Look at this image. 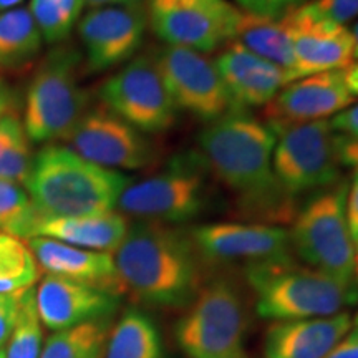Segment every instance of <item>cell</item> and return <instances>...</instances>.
<instances>
[{"mask_svg": "<svg viewBox=\"0 0 358 358\" xmlns=\"http://www.w3.org/2000/svg\"><path fill=\"white\" fill-rule=\"evenodd\" d=\"M249 315L243 294L227 279L201 287L174 324V338L187 358H241Z\"/></svg>", "mask_w": 358, "mask_h": 358, "instance_id": "6", "label": "cell"}, {"mask_svg": "<svg viewBox=\"0 0 358 358\" xmlns=\"http://www.w3.org/2000/svg\"><path fill=\"white\" fill-rule=\"evenodd\" d=\"M43 325L40 322L35 302V289L27 290L15 329L8 338L6 358H40L42 355Z\"/></svg>", "mask_w": 358, "mask_h": 358, "instance_id": "30", "label": "cell"}, {"mask_svg": "<svg viewBox=\"0 0 358 358\" xmlns=\"http://www.w3.org/2000/svg\"><path fill=\"white\" fill-rule=\"evenodd\" d=\"M275 136L272 164L277 181L290 198L337 182V133L330 120L280 128Z\"/></svg>", "mask_w": 358, "mask_h": 358, "instance_id": "9", "label": "cell"}, {"mask_svg": "<svg viewBox=\"0 0 358 358\" xmlns=\"http://www.w3.org/2000/svg\"><path fill=\"white\" fill-rule=\"evenodd\" d=\"M261 319L289 322L337 315L358 302V284H343L290 261L245 267Z\"/></svg>", "mask_w": 358, "mask_h": 358, "instance_id": "4", "label": "cell"}, {"mask_svg": "<svg viewBox=\"0 0 358 358\" xmlns=\"http://www.w3.org/2000/svg\"><path fill=\"white\" fill-rule=\"evenodd\" d=\"M347 219L350 227L353 243L358 239V168L352 178V185L347 194Z\"/></svg>", "mask_w": 358, "mask_h": 358, "instance_id": "36", "label": "cell"}, {"mask_svg": "<svg viewBox=\"0 0 358 358\" xmlns=\"http://www.w3.org/2000/svg\"><path fill=\"white\" fill-rule=\"evenodd\" d=\"M155 55L176 108L206 123L236 110L216 64L204 53L166 45Z\"/></svg>", "mask_w": 358, "mask_h": 358, "instance_id": "12", "label": "cell"}, {"mask_svg": "<svg viewBox=\"0 0 358 358\" xmlns=\"http://www.w3.org/2000/svg\"><path fill=\"white\" fill-rule=\"evenodd\" d=\"M10 105H12L10 90H8L7 85L3 83V80H0V118H3V116L8 115Z\"/></svg>", "mask_w": 358, "mask_h": 358, "instance_id": "41", "label": "cell"}, {"mask_svg": "<svg viewBox=\"0 0 358 358\" xmlns=\"http://www.w3.org/2000/svg\"><path fill=\"white\" fill-rule=\"evenodd\" d=\"M82 53L58 45L40 62L27 90L24 128L30 141L65 140L87 113L90 96L80 85Z\"/></svg>", "mask_w": 358, "mask_h": 358, "instance_id": "5", "label": "cell"}, {"mask_svg": "<svg viewBox=\"0 0 358 358\" xmlns=\"http://www.w3.org/2000/svg\"><path fill=\"white\" fill-rule=\"evenodd\" d=\"M353 327L348 312L289 322H272L264 335L266 358H324Z\"/></svg>", "mask_w": 358, "mask_h": 358, "instance_id": "22", "label": "cell"}, {"mask_svg": "<svg viewBox=\"0 0 358 358\" xmlns=\"http://www.w3.org/2000/svg\"><path fill=\"white\" fill-rule=\"evenodd\" d=\"M337 153L340 164L353 169L358 168V141L337 134Z\"/></svg>", "mask_w": 358, "mask_h": 358, "instance_id": "38", "label": "cell"}, {"mask_svg": "<svg viewBox=\"0 0 358 358\" xmlns=\"http://www.w3.org/2000/svg\"><path fill=\"white\" fill-rule=\"evenodd\" d=\"M216 69L236 110L266 106L292 78L279 66L229 42L216 58Z\"/></svg>", "mask_w": 358, "mask_h": 358, "instance_id": "20", "label": "cell"}, {"mask_svg": "<svg viewBox=\"0 0 358 358\" xmlns=\"http://www.w3.org/2000/svg\"><path fill=\"white\" fill-rule=\"evenodd\" d=\"M105 358H166L158 327L146 313L129 308L110 329Z\"/></svg>", "mask_w": 358, "mask_h": 358, "instance_id": "24", "label": "cell"}, {"mask_svg": "<svg viewBox=\"0 0 358 358\" xmlns=\"http://www.w3.org/2000/svg\"><path fill=\"white\" fill-rule=\"evenodd\" d=\"M29 248L38 267L47 274L115 295L124 292L113 254L75 248L47 237H32L29 239Z\"/></svg>", "mask_w": 358, "mask_h": 358, "instance_id": "21", "label": "cell"}, {"mask_svg": "<svg viewBox=\"0 0 358 358\" xmlns=\"http://www.w3.org/2000/svg\"><path fill=\"white\" fill-rule=\"evenodd\" d=\"M285 17L299 78L343 70L355 60V42L345 25L308 19L294 8Z\"/></svg>", "mask_w": 358, "mask_h": 358, "instance_id": "19", "label": "cell"}, {"mask_svg": "<svg viewBox=\"0 0 358 358\" xmlns=\"http://www.w3.org/2000/svg\"><path fill=\"white\" fill-rule=\"evenodd\" d=\"M297 12L313 20L345 25L358 19V0H308Z\"/></svg>", "mask_w": 358, "mask_h": 358, "instance_id": "32", "label": "cell"}, {"mask_svg": "<svg viewBox=\"0 0 358 358\" xmlns=\"http://www.w3.org/2000/svg\"><path fill=\"white\" fill-rule=\"evenodd\" d=\"M108 332L106 320L53 332L43 343L40 358H105Z\"/></svg>", "mask_w": 358, "mask_h": 358, "instance_id": "26", "label": "cell"}, {"mask_svg": "<svg viewBox=\"0 0 358 358\" xmlns=\"http://www.w3.org/2000/svg\"><path fill=\"white\" fill-rule=\"evenodd\" d=\"M105 108L141 133H163L176 122V106L155 53L131 58L98 90Z\"/></svg>", "mask_w": 358, "mask_h": 358, "instance_id": "10", "label": "cell"}, {"mask_svg": "<svg viewBox=\"0 0 358 358\" xmlns=\"http://www.w3.org/2000/svg\"><path fill=\"white\" fill-rule=\"evenodd\" d=\"M85 3L93 8L98 7H115V6H138L141 0H83Z\"/></svg>", "mask_w": 358, "mask_h": 358, "instance_id": "40", "label": "cell"}, {"mask_svg": "<svg viewBox=\"0 0 358 358\" xmlns=\"http://www.w3.org/2000/svg\"><path fill=\"white\" fill-rule=\"evenodd\" d=\"M27 290L29 289L0 294V350L6 348L8 338L15 329Z\"/></svg>", "mask_w": 358, "mask_h": 358, "instance_id": "33", "label": "cell"}, {"mask_svg": "<svg viewBox=\"0 0 358 358\" xmlns=\"http://www.w3.org/2000/svg\"><path fill=\"white\" fill-rule=\"evenodd\" d=\"M353 325H355V327H358V313H357V317H355V320H353Z\"/></svg>", "mask_w": 358, "mask_h": 358, "instance_id": "45", "label": "cell"}, {"mask_svg": "<svg viewBox=\"0 0 358 358\" xmlns=\"http://www.w3.org/2000/svg\"><path fill=\"white\" fill-rule=\"evenodd\" d=\"M353 244H355V279L358 284V239Z\"/></svg>", "mask_w": 358, "mask_h": 358, "instance_id": "44", "label": "cell"}, {"mask_svg": "<svg viewBox=\"0 0 358 358\" xmlns=\"http://www.w3.org/2000/svg\"><path fill=\"white\" fill-rule=\"evenodd\" d=\"M191 239L201 261L245 267L290 261V234L272 224L213 222L194 227Z\"/></svg>", "mask_w": 358, "mask_h": 358, "instance_id": "14", "label": "cell"}, {"mask_svg": "<svg viewBox=\"0 0 358 358\" xmlns=\"http://www.w3.org/2000/svg\"><path fill=\"white\" fill-rule=\"evenodd\" d=\"M343 82L353 98H358V60H353L350 65L342 70Z\"/></svg>", "mask_w": 358, "mask_h": 358, "instance_id": "39", "label": "cell"}, {"mask_svg": "<svg viewBox=\"0 0 358 358\" xmlns=\"http://www.w3.org/2000/svg\"><path fill=\"white\" fill-rule=\"evenodd\" d=\"M203 159L174 161L164 173L129 182L118 199L120 214L136 221L179 224L198 217L209 201Z\"/></svg>", "mask_w": 358, "mask_h": 358, "instance_id": "8", "label": "cell"}, {"mask_svg": "<svg viewBox=\"0 0 358 358\" xmlns=\"http://www.w3.org/2000/svg\"><path fill=\"white\" fill-rule=\"evenodd\" d=\"M345 182L315 196L295 217L290 245L308 267L343 284H357L355 244L347 219Z\"/></svg>", "mask_w": 358, "mask_h": 358, "instance_id": "7", "label": "cell"}, {"mask_svg": "<svg viewBox=\"0 0 358 358\" xmlns=\"http://www.w3.org/2000/svg\"><path fill=\"white\" fill-rule=\"evenodd\" d=\"M30 211V199L20 185L0 179V232L10 234Z\"/></svg>", "mask_w": 358, "mask_h": 358, "instance_id": "31", "label": "cell"}, {"mask_svg": "<svg viewBox=\"0 0 358 358\" xmlns=\"http://www.w3.org/2000/svg\"><path fill=\"white\" fill-rule=\"evenodd\" d=\"M83 6V0H32L29 10L43 42L62 43L78 22Z\"/></svg>", "mask_w": 358, "mask_h": 358, "instance_id": "29", "label": "cell"}, {"mask_svg": "<svg viewBox=\"0 0 358 358\" xmlns=\"http://www.w3.org/2000/svg\"><path fill=\"white\" fill-rule=\"evenodd\" d=\"M70 150L106 169H141L155 163L156 151L145 133L105 106L88 108L66 134Z\"/></svg>", "mask_w": 358, "mask_h": 358, "instance_id": "13", "label": "cell"}, {"mask_svg": "<svg viewBox=\"0 0 358 358\" xmlns=\"http://www.w3.org/2000/svg\"><path fill=\"white\" fill-rule=\"evenodd\" d=\"M0 358H6V352L0 350Z\"/></svg>", "mask_w": 358, "mask_h": 358, "instance_id": "46", "label": "cell"}, {"mask_svg": "<svg viewBox=\"0 0 358 358\" xmlns=\"http://www.w3.org/2000/svg\"><path fill=\"white\" fill-rule=\"evenodd\" d=\"M343 82L342 70L322 71L285 85L274 100L266 105L267 124L274 131L292 124L327 120L353 105Z\"/></svg>", "mask_w": 358, "mask_h": 358, "instance_id": "16", "label": "cell"}, {"mask_svg": "<svg viewBox=\"0 0 358 358\" xmlns=\"http://www.w3.org/2000/svg\"><path fill=\"white\" fill-rule=\"evenodd\" d=\"M275 131L245 110H232L198 134L201 159L236 192L243 211L268 219L294 214L290 196L274 173Z\"/></svg>", "mask_w": 358, "mask_h": 358, "instance_id": "1", "label": "cell"}, {"mask_svg": "<svg viewBox=\"0 0 358 358\" xmlns=\"http://www.w3.org/2000/svg\"><path fill=\"white\" fill-rule=\"evenodd\" d=\"M324 358H358V327L352 330L335 345Z\"/></svg>", "mask_w": 358, "mask_h": 358, "instance_id": "37", "label": "cell"}, {"mask_svg": "<svg viewBox=\"0 0 358 358\" xmlns=\"http://www.w3.org/2000/svg\"><path fill=\"white\" fill-rule=\"evenodd\" d=\"M330 127L340 136L358 141V105H352L330 120Z\"/></svg>", "mask_w": 358, "mask_h": 358, "instance_id": "35", "label": "cell"}, {"mask_svg": "<svg viewBox=\"0 0 358 358\" xmlns=\"http://www.w3.org/2000/svg\"><path fill=\"white\" fill-rule=\"evenodd\" d=\"M42 45L43 37L29 8H10L0 15V69H25L37 60Z\"/></svg>", "mask_w": 358, "mask_h": 358, "instance_id": "25", "label": "cell"}, {"mask_svg": "<svg viewBox=\"0 0 358 358\" xmlns=\"http://www.w3.org/2000/svg\"><path fill=\"white\" fill-rule=\"evenodd\" d=\"M40 267L29 244L20 237L0 232V294L34 287Z\"/></svg>", "mask_w": 358, "mask_h": 358, "instance_id": "27", "label": "cell"}, {"mask_svg": "<svg viewBox=\"0 0 358 358\" xmlns=\"http://www.w3.org/2000/svg\"><path fill=\"white\" fill-rule=\"evenodd\" d=\"M32 161L30 140L20 120L10 113L0 118V179L25 186Z\"/></svg>", "mask_w": 358, "mask_h": 358, "instance_id": "28", "label": "cell"}, {"mask_svg": "<svg viewBox=\"0 0 358 358\" xmlns=\"http://www.w3.org/2000/svg\"><path fill=\"white\" fill-rule=\"evenodd\" d=\"M124 292L156 308H187L203 287L201 257L189 232L159 222L128 226L113 254Z\"/></svg>", "mask_w": 358, "mask_h": 358, "instance_id": "2", "label": "cell"}, {"mask_svg": "<svg viewBox=\"0 0 358 358\" xmlns=\"http://www.w3.org/2000/svg\"><path fill=\"white\" fill-rule=\"evenodd\" d=\"M231 42L243 45L245 50L261 57L268 64L279 66L290 78L299 80L297 66L285 17L268 19L241 10L234 37Z\"/></svg>", "mask_w": 358, "mask_h": 358, "instance_id": "23", "label": "cell"}, {"mask_svg": "<svg viewBox=\"0 0 358 358\" xmlns=\"http://www.w3.org/2000/svg\"><path fill=\"white\" fill-rule=\"evenodd\" d=\"M22 0H0V10H10L15 6H19Z\"/></svg>", "mask_w": 358, "mask_h": 358, "instance_id": "42", "label": "cell"}, {"mask_svg": "<svg viewBox=\"0 0 358 358\" xmlns=\"http://www.w3.org/2000/svg\"><path fill=\"white\" fill-rule=\"evenodd\" d=\"M352 35H353V42H355V53H353V55H355V60H358V22L353 25Z\"/></svg>", "mask_w": 358, "mask_h": 358, "instance_id": "43", "label": "cell"}, {"mask_svg": "<svg viewBox=\"0 0 358 358\" xmlns=\"http://www.w3.org/2000/svg\"><path fill=\"white\" fill-rule=\"evenodd\" d=\"M148 17L138 6L98 7L78 22L90 71H105L131 60L145 38Z\"/></svg>", "mask_w": 358, "mask_h": 358, "instance_id": "15", "label": "cell"}, {"mask_svg": "<svg viewBox=\"0 0 358 358\" xmlns=\"http://www.w3.org/2000/svg\"><path fill=\"white\" fill-rule=\"evenodd\" d=\"M241 358H245V357H241Z\"/></svg>", "mask_w": 358, "mask_h": 358, "instance_id": "47", "label": "cell"}, {"mask_svg": "<svg viewBox=\"0 0 358 358\" xmlns=\"http://www.w3.org/2000/svg\"><path fill=\"white\" fill-rule=\"evenodd\" d=\"M127 232V217L116 211L96 216L53 217L40 216L30 206V211L13 227L10 234L20 239L47 237L75 248L115 254Z\"/></svg>", "mask_w": 358, "mask_h": 358, "instance_id": "18", "label": "cell"}, {"mask_svg": "<svg viewBox=\"0 0 358 358\" xmlns=\"http://www.w3.org/2000/svg\"><path fill=\"white\" fill-rule=\"evenodd\" d=\"M239 17L227 0H150L155 34L166 45L204 55L231 42Z\"/></svg>", "mask_w": 358, "mask_h": 358, "instance_id": "11", "label": "cell"}, {"mask_svg": "<svg viewBox=\"0 0 358 358\" xmlns=\"http://www.w3.org/2000/svg\"><path fill=\"white\" fill-rule=\"evenodd\" d=\"M236 2L243 8V12L268 17V19H282L294 8L301 7L303 0H236Z\"/></svg>", "mask_w": 358, "mask_h": 358, "instance_id": "34", "label": "cell"}, {"mask_svg": "<svg viewBox=\"0 0 358 358\" xmlns=\"http://www.w3.org/2000/svg\"><path fill=\"white\" fill-rule=\"evenodd\" d=\"M131 179L82 158L69 146L48 145L34 156L25 187L40 216L73 217L113 213Z\"/></svg>", "mask_w": 358, "mask_h": 358, "instance_id": "3", "label": "cell"}, {"mask_svg": "<svg viewBox=\"0 0 358 358\" xmlns=\"http://www.w3.org/2000/svg\"><path fill=\"white\" fill-rule=\"evenodd\" d=\"M35 302L42 325L60 332L105 320L118 307V295L47 274L35 289Z\"/></svg>", "mask_w": 358, "mask_h": 358, "instance_id": "17", "label": "cell"}]
</instances>
